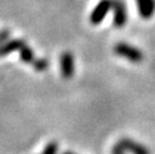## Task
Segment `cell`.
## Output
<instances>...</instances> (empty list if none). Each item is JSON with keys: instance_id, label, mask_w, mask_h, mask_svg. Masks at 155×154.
<instances>
[{"instance_id": "cell-5", "label": "cell", "mask_w": 155, "mask_h": 154, "mask_svg": "<svg viewBox=\"0 0 155 154\" xmlns=\"http://www.w3.org/2000/svg\"><path fill=\"white\" fill-rule=\"evenodd\" d=\"M119 143L121 144V147L125 150H127V152H130L132 154H150V152H149V149L147 147H144L143 144H140L138 142H134L133 139L122 138Z\"/></svg>"}, {"instance_id": "cell-8", "label": "cell", "mask_w": 155, "mask_h": 154, "mask_svg": "<svg viewBox=\"0 0 155 154\" xmlns=\"http://www.w3.org/2000/svg\"><path fill=\"white\" fill-rule=\"evenodd\" d=\"M19 56H21V59H22L24 63H33V62L35 61L34 52H33V50H31L27 44L19 50Z\"/></svg>"}, {"instance_id": "cell-13", "label": "cell", "mask_w": 155, "mask_h": 154, "mask_svg": "<svg viewBox=\"0 0 155 154\" xmlns=\"http://www.w3.org/2000/svg\"><path fill=\"white\" fill-rule=\"evenodd\" d=\"M62 154H75V153H73V152H64V153H62Z\"/></svg>"}, {"instance_id": "cell-6", "label": "cell", "mask_w": 155, "mask_h": 154, "mask_svg": "<svg viewBox=\"0 0 155 154\" xmlns=\"http://www.w3.org/2000/svg\"><path fill=\"white\" fill-rule=\"evenodd\" d=\"M142 18L149 19L155 13V0H136Z\"/></svg>"}, {"instance_id": "cell-12", "label": "cell", "mask_w": 155, "mask_h": 154, "mask_svg": "<svg viewBox=\"0 0 155 154\" xmlns=\"http://www.w3.org/2000/svg\"><path fill=\"white\" fill-rule=\"evenodd\" d=\"M125 149L121 147V144L120 143H117V144H115L114 147H113V150H111V154H125Z\"/></svg>"}, {"instance_id": "cell-2", "label": "cell", "mask_w": 155, "mask_h": 154, "mask_svg": "<svg viewBox=\"0 0 155 154\" xmlns=\"http://www.w3.org/2000/svg\"><path fill=\"white\" fill-rule=\"evenodd\" d=\"M111 5H113V0H101L93 7V10L90 15V22L94 25L99 24L104 19L107 13L111 10Z\"/></svg>"}, {"instance_id": "cell-4", "label": "cell", "mask_w": 155, "mask_h": 154, "mask_svg": "<svg viewBox=\"0 0 155 154\" xmlns=\"http://www.w3.org/2000/svg\"><path fill=\"white\" fill-rule=\"evenodd\" d=\"M59 63H61V73H62L63 78L64 79H70L74 75V70H75L73 53L69 52V51L63 52L61 55Z\"/></svg>"}, {"instance_id": "cell-9", "label": "cell", "mask_w": 155, "mask_h": 154, "mask_svg": "<svg viewBox=\"0 0 155 154\" xmlns=\"http://www.w3.org/2000/svg\"><path fill=\"white\" fill-rule=\"evenodd\" d=\"M33 65H34V69L36 72H44L48 67V61L46 58H36L33 62Z\"/></svg>"}, {"instance_id": "cell-1", "label": "cell", "mask_w": 155, "mask_h": 154, "mask_svg": "<svg viewBox=\"0 0 155 154\" xmlns=\"http://www.w3.org/2000/svg\"><path fill=\"white\" fill-rule=\"evenodd\" d=\"M114 52L117 56H120V57H122V58H125V59H127L132 63H140L143 61L142 51L138 47H134V46H132L130 44H126V42L116 44L114 46Z\"/></svg>"}, {"instance_id": "cell-11", "label": "cell", "mask_w": 155, "mask_h": 154, "mask_svg": "<svg viewBox=\"0 0 155 154\" xmlns=\"http://www.w3.org/2000/svg\"><path fill=\"white\" fill-rule=\"evenodd\" d=\"M10 36H11V32L8 29H2L0 30V45L5 44L6 41L10 40Z\"/></svg>"}, {"instance_id": "cell-7", "label": "cell", "mask_w": 155, "mask_h": 154, "mask_svg": "<svg viewBox=\"0 0 155 154\" xmlns=\"http://www.w3.org/2000/svg\"><path fill=\"white\" fill-rule=\"evenodd\" d=\"M24 45H25V41L23 39H11L5 44L0 45V57L6 56L13 51H19Z\"/></svg>"}, {"instance_id": "cell-3", "label": "cell", "mask_w": 155, "mask_h": 154, "mask_svg": "<svg viewBox=\"0 0 155 154\" xmlns=\"http://www.w3.org/2000/svg\"><path fill=\"white\" fill-rule=\"evenodd\" d=\"M111 10L114 12L113 24L116 28H122L127 22V8L122 0H113Z\"/></svg>"}, {"instance_id": "cell-10", "label": "cell", "mask_w": 155, "mask_h": 154, "mask_svg": "<svg viewBox=\"0 0 155 154\" xmlns=\"http://www.w3.org/2000/svg\"><path fill=\"white\" fill-rule=\"evenodd\" d=\"M58 152V144L57 142H50L46 144L45 149L42 150L41 154H57Z\"/></svg>"}]
</instances>
